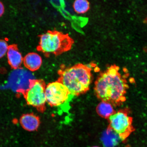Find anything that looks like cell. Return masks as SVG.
Returning a JSON list of instances; mask_svg holds the SVG:
<instances>
[{
    "instance_id": "cell-14",
    "label": "cell",
    "mask_w": 147,
    "mask_h": 147,
    "mask_svg": "<svg viewBox=\"0 0 147 147\" xmlns=\"http://www.w3.org/2000/svg\"><path fill=\"white\" fill-rule=\"evenodd\" d=\"M100 147L97 146H93V147Z\"/></svg>"
},
{
    "instance_id": "cell-9",
    "label": "cell",
    "mask_w": 147,
    "mask_h": 147,
    "mask_svg": "<svg viewBox=\"0 0 147 147\" xmlns=\"http://www.w3.org/2000/svg\"><path fill=\"white\" fill-rule=\"evenodd\" d=\"M42 63L41 57L36 53H29L24 58L23 63L31 71L37 70L41 67Z\"/></svg>"
},
{
    "instance_id": "cell-11",
    "label": "cell",
    "mask_w": 147,
    "mask_h": 147,
    "mask_svg": "<svg viewBox=\"0 0 147 147\" xmlns=\"http://www.w3.org/2000/svg\"><path fill=\"white\" fill-rule=\"evenodd\" d=\"M74 10L78 14L86 13L90 8V4L88 0H75L73 5Z\"/></svg>"
},
{
    "instance_id": "cell-10",
    "label": "cell",
    "mask_w": 147,
    "mask_h": 147,
    "mask_svg": "<svg viewBox=\"0 0 147 147\" xmlns=\"http://www.w3.org/2000/svg\"><path fill=\"white\" fill-rule=\"evenodd\" d=\"M96 111L99 115L105 119L109 118L110 116L115 112L111 104L104 101H102L97 105Z\"/></svg>"
},
{
    "instance_id": "cell-8",
    "label": "cell",
    "mask_w": 147,
    "mask_h": 147,
    "mask_svg": "<svg viewBox=\"0 0 147 147\" xmlns=\"http://www.w3.org/2000/svg\"><path fill=\"white\" fill-rule=\"evenodd\" d=\"M20 122L22 127L27 131H32L36 130L40 125L39 117L33 114H26L22 116Z\"/></svg>"
},
{
    "instance_id": "cell-6",
    "label": "cell",
    "mask_w": 147,
    "mask_h": 147,
    "mask_svg": "<svg viewBox=\"0 0 147 147\" xmlns=\"http://www.w3.org/2000/svg\"><path fill=\"white\" fill-rule=\"evenodd\" d=\"M45 95L47 102L52 107L62 105L72 95L67 88L58 81L46 86Z\"/></svg>"
},
{
    "instance_id": "cell-2",
    "label": "cell",
    "mask_w": 147,
    "mask_h": 147,
    "mask_svg": "<svg viewBox=\"0 0 147 147\" xmlns=\"http://www.w3.org/2000/svg\"><path fill=\"white\" fill-rule=\"evenodd\" d=\"M93 65L78 63L67 67L62 65L58 71L57 81L65 86L73 96L84 94L89 90L92 82Z\"/></svg>"
},
{
    "instance_id": "cell-5",
    "label": "cell",
    "mask_w": 147,
    "mask_h": 147,
    "mask_svg": "<svg viewBox=\"0 0 147 147\" xmlns=\"http://www.w3.org/2000/svg\"><path fill=\"white\" fill-rule=\"evenodd\" d=\"M46 87L45 83L43 80H34L31 82L25 94L27 104L36 108L41 112H44L45 109L47 102Z\"/></svg>"
},
{
    "instance_id": "cell-7",
    "label": "cell",
    "mask_w": 147,
    "mask_h": 147,
    "mask_svg": "<svg viewBox=\"0 0 147 147\" xmlns=\"http://www.w3.org/2000/svg\"><path fill=\"white\" fill-rule=\"evenodd\" d=\"M7 55L8 63L13 68L18 69L23 63L24 58L16 45H9Z\"/></svg>"
},
{
    "instance_id": "cell-12",
    "label": "cell",
    "mask_w": 147,
    "mask_h": 147,
    "mask_svg": "<svg viewBox=\"0 0 147 147\" xmlns=\"http://www.w3.org/2000/svg\"><path fill=\"white\" fill-rule=\"evenodd\" d=\"M9 47V45L6 40L0 39V58L7 55Z\"/></svg>"
},
{
    "instance_id": "cell-1",
    "label": "cell",
    "mask_w": 147,
    "mask_h": 147,
    "mask_svg": "<svg viewBox=\"0 0 147 147\" xmlns=\"http://www.w3.org/2000/svg\"><path fill=\"white\" fill-rule=\"evenodd\" d=\"M119 70L115 64L110 66L100 74L95 82L94 90L97 98L115 107L122 105L125 101L129 88L125 77Z\"/></svg>"
},
{
    "instance_id": "cell-3",
    "label": "cell",
    "mask_w": 147,
    "mask_h": 147,
    "mask_svg": "<svg viewBox=\"0 0 147 147\" xmlns=\"http://www.w3.org/2000/svg\"><path fill=\"white\" fill-rule=\"evenodd\" d=\"M37 50L46 56H58L69 51L74 41L69 34L59 31L49 30L39 36Z\"/></svg>"
},
{
    "instance_id": "cell-4",
    "label": "cell",
    "mask_w": 147,
    "mask_h": 147,
    "mask_svg": "<svg viewBox=\"0 0 147 147\" xmlns=\"http://www.w3.org/2000/svg\"><path fill=\"white\" fill-rule=\"evenodd\" d=\"M128 109L119 110L109 117V128L124 141L135 131L133 118L129 115Z\"/></svg>"
},
{
    "instance_id": "cell-13",
    "label": "cell",
    "mask_w": 147,
    "mask_h": 147,
    "mask_svg": "<svg viewBox=\"0 0 147 147\" xmlns=\"http://www.w3.org/2000/svg\"><path fill=\"white\" fill-rule=\"evenodd\" d=\"M5 7L3 3L0 1V17L2 16L5 12Z\"/></svg>"
}]
</instances>
